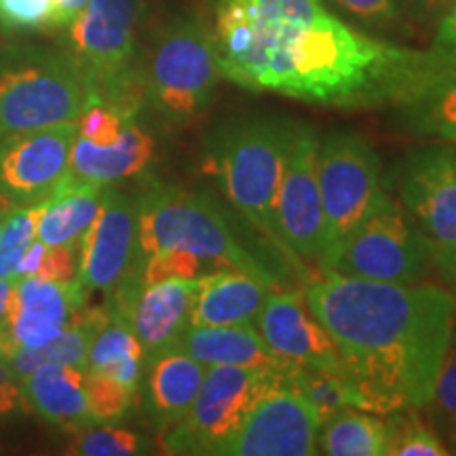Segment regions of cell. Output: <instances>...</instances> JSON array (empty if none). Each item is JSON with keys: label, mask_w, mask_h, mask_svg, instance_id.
<instances>
[{"label": "cell", "mask_w": 456, "mask_h": 456, "mask_svg": "<svg viewBox=\"0 0 456 456\" xmlns=\"http://www.w3.org/2000/svg\"><path fill=\"white\" fill-rule=\"evenodd\" d=\"M77 123L20 131L0 138V199L34 205L49 199L70 175Z\"/></svg>", "instance_id": "7c38bea8"}, {"label": "cell", "mask_w": 456, "mask_h": 456, "mask_svg": "<svg viewBox=\"0 0 456 456\" xmlns=\"http://www.w3.org/2000/svg\"><path fill=\"white\" fill-rule=\"evenodd\" d=\"M334 3L372 26L393 24L399 15L397 0H334Z\"/></svg>", "instance_id": "f35d334b"}, {"label": "cell", "mask_w": 456, "mask_h": 456, "mask_svg": "<svg viewBox=\"0 0 456 456\" xmlns=\"http://www.w3.org/2000/svg\"><path fill=\"white\" fill-rule=\"evenodd\" d=\"M3 203H4V201H3V199H0V205H3Z\"/></svg>", "instance_id": "7dc6e473"}, {"label": "cell", "mask_w": 456, "mask_h": 456, "mask_svg": "<svg viewBox=\"0 0 456 456\" xmlns=\"http://www.w3.org/2000/svg\"><path fill=\"white\" fill-rule=\"evenodd\" d=\"M425 408H429L431 427L446 444L450 454L456 452V313L450 332L448 349L437 374L433 395Z\"/></svg>", "instance_id": "f546056e"}, {"label": "cell", "mask_w": 456, "mask_h": 456, "mask_svg": "<svg viewBox=\"0 0 456 456\" xmlns=\"http://www.w3.org/2000/svg\"><path fill=\"white\" fill-rule=\"evenodd\" d=\"M87 302L77 279L68 283L47 279H13L9 298L11 342L13 349L41 346L64 330ZM9 357V355H7Z\"/></svg>", "instance_id": "ac0fdd59"}, {"label": "cell", "mask_w": 456, "mask_h": 456, "mask_svg": "<svg viewBox=\"0 0 456 456\" xmlns=\"http://www.w3.org/2000/svg\"><path fill=\"white\" fill-rule=\"evenodd\" d=\"M178 349L195 357L203 366H245L265 368L271 372H289L288 363H283L269 349L262 338L256 323H237V326H191L182 334Z\"/></svg>", "instance_id": "d6986e66"}, {"label": "cell", "mask_w": 456, "mask_h": 456, "mask_svg": "<svg viewBox=\"0 0 456 456\" xmlns=\"http://www.w3.org/2000/svg\"><path fill=\"white\" fill-rule=\"evenodd\" d=\"M294 123L249 118L226 123L209 142L208 167L235 212L285 252L277 226V199Z\"/></svg>", "instance_id": "3957f363"}, {"label": "cell", "mask_w": 456, "mask_h": 456, "mask_svg": "<svg viewBox=\"0 0 456 456\" xmlns=\"http://www.w3.org/2000/svg\"><path fill=\"white\" fill-rule=\"evenodd\" d=\"M38 203L7 205L0 214V279H13L26 249L37 241Z\"/></svg>", "instance_id": "1f68e13d"}, {"label": "cell", "mask_w": 456, "mask_h": 456, "mask_svg": "<svg viewBox=\"0 0 456 456\" xmlns=\"http://www.w3.org/2000/svg\"><path fill=\"white\" fill-rule=\"evenodd\" d=\"M77 248H66V245H47L43 241H34L26 254L21 256L17 265L13 279L37 277L47 279V281L68 283L77 277L78 260Z\"/></svg>", "instance_id": "d6a6232c"}, {"label": "cell", "mask_w": 456, "mask_h": 456, "mask_svg": "<svg viewBox=\"0 0 456 456\" xmlns=\"http://www.w3.org/2000/svg\"><path fill=\"white\" fill-rule=\"evenodd\" d=\"M436 53L450 66H456V0H452L440 20L436 38Z\"/></svg>", "instance_id": "60d3db41"}, {"label": "cell", "mask_w": 456, "mask_h": 456, "mask_svg": "<svg viewBox=\"0 0 456 456\" xmlns=\"http://www.w3.org/2000/svg\"><path fill=\"white\" fill-rule=\"evenodd\" d=\"M24 406L26 402L20 379H17L15 370L11 366V359L0 351V416H7Z\"/></svg>", "instance_id": "ab89813d"}, {"label": "cell", "mask_w": 456, "mask_h": 456, "mask_svg": "<svg viewBox=\"0 0 456 456\" xmlns=\"http://www.w3.org/2000/svg\"><path fill=\"white\" fill-rule=\"evenodd\" d=\"M203 277L148 283L142 285L134 296L123 319L138 336L146 362L159 353L178 346L182 334L191 328L192 309Z\"/></svg>", "instance_id": "e0dca14e"}, {"label": "cell", "mask_w": 456, "mask_h": 456, "mask_svg": "<svg viewBox=\"0 0 456 456\" xmlns=\"http://www.w3.org/2000/svg\"><path fill=\"white\" fill-rule=\"evenodd\" d=\"M129 121H134V118L125 117L118 108L106 104L104 100L95 98V95H89L87 106H85L77 121V134L78 138L106 146L112 144L121 135V131Z\"/></svg>", "instance_id": "8d00e7d4"}, {"label": "cell", "mask_w": 456, "mask_h": 456, "mask_svg": "<svg viewBox=\"0 0 456 456\" xmlns=\"http://www.w3.org/2000/svg\"><path fill=\"white\" fill-rule=\"evenodd\" d=\"M317 178L323 209V248L317 266L326 273L357 226L385 197L380 159L357 134H334L319 142Z\"/></svg>", "instance_id": "8992f818"}, {"label": "cell", "mask_w": 456, "mask_h": 456, "mask_svg": "<svg viewBox=\"0 0 456 456\" xmlns=\"http://www.w3.org/2000/svg\"><path fill=\"white\" fill-rule=\"evenodd\" d=\"M89 0H51L55 15V28H68L81 11L87 7Z\"/></svg>", "instance_id": "ee69618b"}, {"label": "cell", "mask_w": 456, "mask_h": 456, "mask_svg": "<svg viewBox=\"0 0 456 456\" xmlns=\"http://www.w3.org/2000/svg\"><path fill=\"white\" fill-rule=\"evenodd\" d=\"M322 420L315 408L298 393L281 385L269 393L245 419L231 442L226 456H306L317 454Z\"/></svg>", "instance_id": "5bb4252c"}, {"label": "cell", "mask_w": 456, "mask_h": 456, "mask_svg": "<svg viewBox=\"0 0 456 456\" xmlns=\"http://www.w3.org/2000/svg\"><path fill=\"white\" fill-rule=\"evenodd\" d=\"M152 155H155V142L134 121L125 125L121 135L106 146L94 144L77 135L68 180L112 184V182L144 171L152 161Z\"/></svg>", "instance_id": "7402d4cb"}, {"label": "cell", "mask_w": 456, "mask_h": 456, "mask_svg": "<svg viewBox=\"0 0 456 456\" xmlns=\"http://www.w3.org/2000/svg\"><path fill=\"white\" fill-rule=\"evenodd\" d=\"M305 296L346 370L385 414L429 403L456 313L450 289L323 273Z\"/></svg>", "instance_id": "7a4b0ae2"}, {"label": "cell", "mask_w": 456, "mask_h": 456, "mask_svg": "<svg viewBox=\"0 0 456 456\" xmlns=\"http://www.w3.org/2000/svg\"><path fill=\"white\" fill-rule=\"evenodd\" d=\"M91 87L68 55L34 53L0 70V138L77 123Z\"/></svg>", "instance_id": "ba28073f"}, {"label": "cell", "mask_w": 456, "mask_h": 456, "mask_svg": "<svg viewBox=\"0 0 456 456\" xmlns=\"http://www.w3.org/2000/svg\"><path fill=\"white\" fill-rule=\"evenodd\" d=\"M208 269H216V266L203 260L201 256L182 248H165L144 258V265H142V285L165 281V279H197L209 275V273H205Z\"/></svg>", "instance_id": "d590c367"}, {"label": "cell", "mask_w": 456, "mask_h": 456, "mask_svg": "<svg viewBox=\"0 0 456 456\" xmlns=\"http://www.w3.org/2000/svg\"><path fill=\"white\" fill-rule=\"evenodd\" d=\"M222 78L214 37L197 21L169 28L152 51L144 95L174 123H186L208 108Z\"/></svg>", "instance_id": "9c48e42d"}, {"label": "cell", "mask_w": 456, "mask_h": 456, "mask_svg": "<svg viewBox=\"0 0 456 456\" xmlns=\"http://www.w3.org/2000/svg\"><path fill=\"white\" fill-rule=\"evenodd\" d=\"M4 208H7V203H3V205H0V214H3V209H4Z\"/></svg>", "instance_id": "bcb514c9"}, {"label": "cell", "mask_w": 456, "mask_h": 456, "mask_svg": "<svg viewBox=\"0 0 456 456\" xmlns=\"http://www.w3.org/2000/svg\"><path fill=\"white\" fill-rule=\"evenodd\" d=\"M212 37L228 81L336 108L397 104L444 64L357 32L322 0H218Z\"/></svg>", "instance_id": "6da1fadb"}, {"label": "cell", "mask_w": 456, "mask_h": 456, "mask_svg": "<svg viewBox=\"0 0 456 456\" xmlns=\"http://www.w3.org/2000/svg\"><path fill=\"white\" fill-rule=\"evenodd\" d=\"M395 106L414 134L456 142V66L431 68Z\"/></svg>", "instance_id": "d4e9b609"}, {"label": "cell", "mask_w": 456, "mask_h": 456, "mask_svg": "<svg viewBox=\"0 0 456 456\" xmlns=\"http://www.w3.org/2000/svg\"><path fill=\"white\" fill-rule=\"evenodd\" d=\"M26 408L47 423L81 429L94 425L85 402V372L66 363H49L21 379Z\"/></svg>", "instance_id": "603a6c76"}, {"label": "cell", "mask_w": 456, "mask_h": 456, "mask_svg": "<svg viewBox=\"0 0 456 456\" xmlns=\"http://www.w3.org/2000/svg\"><path fill=\"white\" fill-rule=\"evenodd\" d=\"M146 410L161 429H171L188 414L201 389L208 366L182 349H169L148 359Z\"/></svg>", "instance_id": "ffe728a7"}, {"label": "cell", "mask_w": 456, "mask_h": 456, "mask_svg": "<svg viewBox=\"0 0 456 456\" xmlns=\"http://www.w3.org/2000/svg\"><path fill=\"white\" fill-rule=\"evenodd\" d=\"M135 205L142 258L165 248H182L216 269L249 273L277 288L275 275L239 241L222 205L208 192L152 184Z\"/></svg>", "instance_id": "277c9868"}, {"label": "cell", "mask_w": 456, "mask_h": 456, "mask_svg": "<svg viewBox=\"0 0 456 456\" xmlns=\"http://www.w3.org/2000/svg\"><path fill=\"white\" fill-rule=\"evenodd\" d=\"M269 349L289 368L345 370L338 346L300 292L269 294L256 319Z\"/></svg>", "instance_id": "2e32d148"}, {"label": "cell", "mask_w": 456, "mask_h": 456, "mask_svg": "<svg viewBox=\"0 0 456 456\" xmlns=\"http://www.w3.org/2000/svg\"><path fill=\"white\" fill-rule=\"evenodd\" d=\"M144 363V349H142L138 336L125 319L112 317V322H108L95 334L89 346L87 370L110 376L134 393L140 389Z\"/></svg>", "instance_id": "83f0119b"}, {"label": "cell", "mask_w": 456, "mask_h": 456, "mask_svg": "<svg viewBox=\"0 0 456 456\" xmlns=\"http://www.w3.org/2000/svg\"><path fill=\"white\" fill-rule=\"evenodd\" d=\"M410 410L402 408L391 412L387 425V454L389 456H446L450 450L440 436L427 427Z\"/></svg>", "instance_id": "4dcf8cb0"}, {"label": "cell", "mask_w": 456, "mask_h": 456, "mask_svg": "<svg viewBox=\"0 0 456 456\" xmlns=\"http://www.w3.org/2000/svg\"><path fill=\"white\" fill-rule=\"evenodd\" d=\"M68 452L78 456H131L146 452V440L123 427H81L74 433Z\"/></svg>", "instance_id": "836d02e7"}, {"label": "cell", "mask_w": 456, "mask_h": 456, "mask_svg": "<svg viewBox=\"0 0 456 456\" xmlns=\"http://www.w3.org/2000/svg\"><path fill=\"white\" fill-rule=\"evenodd\" d=\"M0 24L11 30L55 28L51 0H0Z\"/></svg>", "instance_id": "74e56055"}, {"label": "cell", "mask_w": 456, "mask_h": 456, "mask_svg": "<svg viewBox=\"0 0 456 456\" xmlns=\"http://www.w3.org/2000/svg\"><path fill=\"white\" fill-rule=\"evenodd\" d=\"M431 249V262L436 265L437 273H440L444 285L456 296V243L454 245H442V248Z\"/></svg>", "instance_id": "b9f144b4"}, {"label": "cell", "mask_w": 456, "mask_h": 456, "mask_svg": "<svg viewBox=\"0 0 456 456\" xmlns=\"http://www.w3.org/2000/svg\"><path fill=\"white\" fill-rule=\"evenodd\" d=\"M138 0H89L87 7L68 26L72 60L87 77L91 95L118 108L125 117L138 112L134 49Z\"/></svg>", "instance_id": "5b68a950"}, {"label": "cell", "mask_w": 456, "mask_h": 456, "mask_svg": "<svg viewBox=\"0 0 456 456\" xmlns=\"http://www.w3.org/2000/svg\"><path fill=\"white\" fill-rule=\"evenodd\" d=\"M273 288L237 269H220L203 277L191 326H237L256 323Z\"/></svg>", "instance_id": "44dd1931"}, {"label": "cell", "mask_w": 456, "mask_h": 456, "mask_svg": "<svg viewBox=\"0 0 456 456\" xmlns=\"http://www.w3.org/2000/svg\"><path fill=\"white\" fill-rule=\"evenodd\" d=\"M431 265V249L402 203L380 199L346 239L326 273L385 283H416Z\"/></svg>", "instance_id": "30bf717a"}, {"label": "cell", "mask_w": 456, "mask_h": 456, "mask_svg": "<svg viewBox=\"0 0 456 456\" xmlns=\"http://www.w3.org/2000/svg\"><path fill=\"white\" fill-rule=\"evenodd\" d=\"M406 3L420 20H442L452 0H406Z\"/></svg>", "instance_id": "f6af8a7d"}, {"label": "cell", "mask_w": 456, "mask_h": 456, "mask_svg": "<svg viewBox=\"0 0 456 456\" xmlns=\"http://www.w3.org/2000/svg\"><path fill=\"white\" fill-rule=\"evenodd\" d=\"M108 322H110V315L104 309H85L83 305L81 309L74 313L70 323L55 338H51L41 346H26V349L11 351V366H13L20 383L34 370L49 366V363H66V366L81 368L85 372L91 342Z\"/></svg>", "instance_id": "484cf974"}, {"label": "cell", "mask_w": 456, "mask_h": 456, "mask_svg": "<svg viewBox=\"0 0 456 456\" xmlns=\"http://www.w3.org/2000/svg\"><path fill=\"white\" fill-rule=\"evenodd\" d=\"M13 289V279H0V351L9 355L13 349L11 342V319H9V298Z\"/></svg>", "instance_id": "7bdbcfd3"}, {"label": "cell", "mask_w": 456, "mask_h": 456, "mask_svg": "<svg viewBox=\"0 0 456 456\" xmlns=\"http://www.w3.org/2000/svg\"><path fill=\"white\" fill-rule=\"evenodd\" d=\"M319 138L311 125L294 123L277 199V226L285 254L317 262L323 248V209L317 178Z\"/></svg>", "instance_id": "8fae6325"}, {"label": "cell", "mask_w": 456, "mask_h": 456, "mask_svg": "<svg viewBox=\"0 0 456 456\" xmlns=\"http://www.w3.org/2000/svg\"><path fill=\"white\" fill-rule=\"evenodd\" d=\"M77 283L85 296L114 292L125 279L142 271L138 260V205L108 186L98 216L81 241Z\"/></svg>", "instance_id": "4fadbf2b"}, {"label": "cell", "mask_w": 456, "mask_h": 456, "mask_svg": "<svg viewBox=\"0 0 456 456\" xmlns=\"http://www.w3.org/2000/svg\"><path fill=\"white\" fill-rule=\"evenodd\" d=\"M283 385L305 397L315 408L322 425L342 408H355L363 412L385 414L383 406L353 376L349 370H317V368H292L285 374Z\"/></svg>", "instance_id": "4316f807"}, {"label": "cell", "mask_w": 456, "mask_h": 456, "mask_svg": "<svg viewBox=\"0 0 456 456\" xmlns=\"http://www.w3.org/2000/svg\"><path fill=\"white\" fill-rule=\"evenodd\" d=\"M134 391L102 372H85V402L94 423L117 420L127 412L134 402Z\"/></svg>", "instance_id": "e575fe53"}, {"label": "cell", "mask_w": 456, "mask_h": 456, "mask_svg": "<svg viewBox=\"0 0 456 456\" xmlns=\"http://www.w3.org/2000/svg\"><path fill=\"white\" fill-rule=\"evenodd\" d=\"M454 454H456V452H454Z\"/></svg>", "instance_id": "c3c4849f"}, {"label": "cell", "mask_w": 456, "mask_h": 456, "mask_svg": "<svg viewBox=\"0 0 456 456\" xmlns=\"http://www.w3.org/2000/svg\"><path fill=\"white\" fill-rule=\"evenodd\" d=\"M399 201L433 248L456 243V151L425 148L403 161Z\"/></svg>", "instance_id": "9a60e30c"}, {"label": "cell", "mask_w": 456, "mask_h": 456, "mask_svg": "<svg viewBox=\"0 0 456 456\" xmlns=\"http://www.w3.org/2000/svg\"><path fill=\"white\" fill-rule=\"evenodd\" d=\"M319 448L330 456H385L387 425L363 410L342 408L319 427Z\"/></svg>", "instance_id": "f1b7e54d"}, {"label": "cell", "mask_w": 456, "mask_h": 456, "mask_svg": "<svg viewBox=\"0 0 456 456\" xmlns=\"http://www.w3.org/2000/svg\"><path fill=\"white\" fill-rule=\"evenodd\" d=\"M108 186L66 180L53 195L38 203V241L81 249L85 232L98 216Z\"/></svg>", "instance_id": "cb8c5ba5"}, {"label": "cell", "mask_w": 456, "mask_h": 456, "mask_svg": "<svg viewBox=\"0 0 456 456\" xmlns=\"http://www.w3.org/2000/svg\"><path fill=\"white\" fill-rule=\"evenodd\" d=\"M283 385V376L265 368L209 366L191 410L167 429L169 454H222L252 410Z\"/></svg>", "instance_id": "52a82bcc"}]
</instances>
